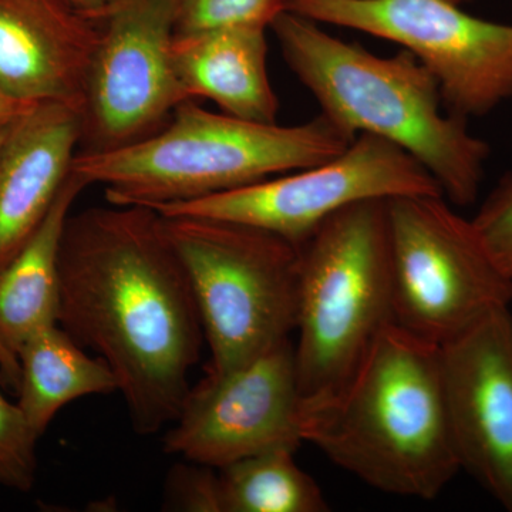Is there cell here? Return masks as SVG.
I'll list each match as a JSON object with an SVG mask.
<instances>
[{
  "instance_id": "obj_5",
  "label": "cell",
  "mask_w": 512,
  "mask_h": 512,
  "mask_svg": "<svg viewBox=\"0 0 512 512\" xmlns=\"http://www.w3.org/2000/svg\"><path fill=\"white\" fill-rule=\"evenodd\" d=\"M393 322L386 200L356 202L299 247L293 349L303 404L339 393Z\"/></svg>"
},
{
  "instance_id": "obj_3",
  "label": "cell",
  "mask_w": 512,
  "mask_h": 512,
  "mask_svg": "<svg viewBox=\"0 0 512 512\" xmlns=\"http://www.w3.org/2000/svg\"><path fill=\"white\" fill-rule=\"evenodd\" d=\"M269 28L323 116L353 136L372 134L403 148L433 175L450 204L477 201L490 146L468 131L466 120L444 113L436 77L413 53L373 55L288 10Z\"/></svg>"
},
{
  "instance_id": "obj_2",
  "label": "cell",
  "mask_w": 512,
  "mask_h": 512,
  "mask_svg": "<svg viewBox=\"0 0 512 512\" xmlns=\"http://www.w3.org/2000/svg\"><path fill=\"white\" fill-rule=\"evenodd\" d=\"M302 437L382 493L433 500L461 471L440 346L390 323L339 393L303 404Z\"/></svg>"
},
{
  "instance_id": "obj_7",
  "label": "cell",
  "mask_w": 512,
  "mask_h": 512,
  "mask_svg": "<svg viewBox=\"0 0 512 512\" xmlns=\"http://www.w3.org/2000/svg\"><path fill=\"white\" fill-rule=\"evenodd\" d=\"M386 211L397 326L441 346L512 306V279L444 195L389 198Z\"/></svg>"
},
{
  "instance_id": "obj_10",
  "label": "cell",
  "mask_w": 512,
  "mask_h": 512,
  "mask_svg": "<svg viewBox=\"0 0 512 512\" xmlns=\"http://www.w3.org/2000/svg\"><path fill=\"white\" fill-rule=\"evenodd\" d=\"M183 0H117L97 20L99 39L80 116L79 153H107L154 136L192 100L178 79L173 43Z\"/></svg>"
},
{
  "instance_id": "obj_9",
  "label": "cell",
  "mask_w": 512,
  "mask_h": 512,
  "mask_svg": "<svg viewBox=\"0 0 512 512\" xmlns=\"http://www.w3.org/2000/svg\"><path fill=\"white\" fill-rule=\"evenodd\" d=\"M400 195L444 194L433 175L403 148L362 133L325 163L151 210L165 217L185 215L248 225L299 248L343 208Z\"/></svg>"
},
{
  "instance_id": "obj_15",
  "label": "cell",
  "mask_w": 512,
  "mask_h": 512,
  "mask_svg": "<svg viewBox=\"0 0 512 512\" xmlns=\"http://www.w3.org/2000/svg\"><path fill=\"white\" fill-rule=\"evenodd\" d=\"M264 23H232L175 33L173 60L192 100L208 99L222 113L256 123H276L279 100L268 76Z\"/></svg>"
},
{
  "instance_id": "obj_11",
  "label": "cell",
  "mask_w": 512,
  "mask_h": 512,
  "mask_svg": "<svg viewBox=\"0 0 512 512\" xmlns=\"http://www.w3.org/2000/svg\"><path fill=\"white\" fill-rule=\"evenodd\" d=\"M302 407L293 340L286 339L191 386L163 448L215 468L272 448L296 451L303 443Z\"/></svg>"
},
{
  "instance_id": "obj_26",
  "label": "cell",
  "mask_w": 512,
  "mask_h": 512,
  "mask_svg": "<svg viewBox=\"0 0 512 512\" xmlns=\"http://www.w3.org/2000/svg\"><path fill=\"white\" fill-rule=\"evenodd\" d=\"M448 2H453L457 3V5H460V3L463 2V0H448Z\"/></svg>"
},
{
  "instance_id": "obj_23",
  "label": "cell",
  "mask_w": 512,
  "mask_h": 512,
  "mask_svg": "<svg viewBox=\"0 0 512 512\" xmlns=\"http://www.w3.org/2000/svg\"><path fill=\"white\" fill-rule=\"evenodd\" d=\"M8 126H0V143H2L3 137H5ZM0 375H2L3 380L10 387L18 390L20 377L19 360L15 356L10 355L8 350L3 348L2 345H0Z\"/></svg>"
},
{
  "instance_id": "obj_21",
  "label": "cell",
  "mask_w": 512,
  "mask_h": 512,
  "mask_svg": "<svg viewBox=\"0 0 512 512\" xmlns=\"http://www.w3.org/2000/svg\"><path fill=\"white\" fill-rule=\"evenodd\" d=\"M164 511L222 512L218 468L184 460L165 478Z\"/></svg>"
},
{
  "instance_id": "obj_12",
  "label": "cell",
  "mask_w": 512,
  "mask_h": 512,
  "mask_svg": "<svg viewBox=\"0 0 512 512\" xmlns=\"http://www.w3.org/2000/svg\"><path fill=\"white\" fill-rule=\"evenodd\" d=\"M460 470L512 512V311L498 308L440 346Z\"/></svg>"
},
{
  "instance_id": "obj_6",
  "label": "cell",
  "mask_w": 512,
  "mask_h": 512,
  "mask_svg": "<svg viewBox=\"0 0 512 512\" xmlns=\"http://www.w3.org/2000/svg\"><path fill=\"white\" fill-rule=\"evenodd\" d=\"M161 217L190 276L211 353L207 372L244 365L291 339L298 313V247L235 222Z\"/></svg>"
},
{
  "instance_id": "obj_22",
  "label": "cell",
  "mask_w": 512,
  "mask_h": 512,
  "mask_svg": "<svg viewBox=\"0 0 512 512\" xmlns=\"http://www.w3.org/2000/svg\"><path fill=\"white\" fill-rule=\"evenodd\" d=\"M471 221L494 261L512 279V173L495 185Z\"/></svg>"
},
{
  "instance_id": "obj_24",
  "label": "cell",
  "mask_w": 512,
  "mask_h": 512,
  "mask_svg": "<svg viewBox=\"0 0 512 512\" xmlns=\"http://www.w3.org/2000/svg\"><path fill=\"white\" fill-rule=\"evenodd\" d=\"M33 106H36V104L13 99V97L0 90V126H8L12 121L19 119L26 111L32 109Z\"/></svg>"
},
{
  "instance_id": "obj_18",
  "label": "cell",
  "mask_w": 512,
  "mask_h": 512,
  "mask_svg": "<svg viewBox=\"0 0 512 512\" xmlns=\"http://www.w3.org/2000/svg\"><path fill=\"white\" fill-rule=\"evenodd\" d=\"M292 448H272L218 468L222 512H328L319 484Z\"/></svg>"
},
{
  "instance_id": "obj_25",
  "label": "cell",
  "mask_w": 512,
  "mask_h": 512,
  "mask_svg": "<svg viewBox=\"0 0 512 512\" xmlns=\"http://www.w3.org/2000/svg\"><path fill=\"white\" fill-rule=\"evenodd\" d=\"M67 2L90 19L99 20L113 8L117 0H67Z\"/></svg>"
},
{
  "instance_id": "obj_1",
  "label": "cell",
  "mask_w": 512,
  "mask_h": 512,
  "mask_svg": "<svg viewBox=\"0 0 512 512\" xmlns=\"http://www.w3.org/2000/svg\"><path fill=\"white\" fill-rule=\"evenodd\" d=\"M59 278V325L110 367L134 431L173 424L205 335L161 214L113 204L70 214Z\"/></svg>"
},
{
  "instance_id": "obj_13",
  "label": "cell",
  "mask_w": 512,
  "mask_h": 512,
  "mask_svg": "<svg viewBox=\"0 0 512 512\" xmlns=\"http://www.w3.org/2000/svg\"><path fill=\"white\" fill-rule=\"evenodd\" d=\"M99 22L67 0H0V90L82 109Z\"/></svg>"
},
{
  "instance_id": "obj_20",
  "label": "cell",
  "mask_w": 512,
  "mask_h": 512,
  "mask_svg": "<svg viewBox=\"0 0 512 512\" xmlns=\"http://www.w3.org/2000/svg\"><path fill=\"white\" fill-rule=\"evenodd\" d=\"M288 0H183L178 15L177 35L232 25L264 23L284 12Z\"/></svg>"
},
{
  "instance_id": "obj_19",
  "label": "cell",
  "mask_w": 512,
  "mask_h": 512,
  "mask_svg": "<svg viewBox=\"0 0 512 512\" xmlns=\"http://www.w3.org/2000/svg\"><path fill=\"white\" fill-rule=\"evenodd\" d=\"M39 440L19 404L0 393V485L28 493L36 481Z\"/></svg>"
},
{
  "instance_id": "obj_4",
  "label": "cell",
  "mask_w": 512,
  "mask_h": 512,
  "mask_svg": "<svg viewBox=\"0 0 512 512\" xmlns=\"http://www.w3.org/2000/svg\"><path fill=\"white\" fill-rule=\"evenodd\" d=\"M356 137L322 113L282 127L187 100L154 136L107 153H77L72 171L89 185H103L109 204L156 208L325 163Z\"/></svg>"
},
{
  "instance_id": "obj_8",
  "label": "cell",
  "mask_w": 512,
  "mask_h": 512,
  "mask_svg": "<svg viewBox=\"0 0 512 512\" xmlns=\"http://www.w3.org/2000/svg\"><path fill=\"white\" fill-rule=\"evenodd\" d=\"M285 10L409 50L436 77L451 116L484 117L512 99V25L477 18L457 3L288 0Z\"/></svg>"
},
{
  "instance_id": "obj_17",
  "label": "cell",
  "mask_w": 512,
  "mask_h": 512,
  "mask_svg": "<svg viewBox=\"0 0 512 512\" xmlns=\"http://www.w3.org/2000/svg\"><path fill=\"white\" fill-rule=\"evenodd\" d=\"M18 359V404L39 439L67 404L119 392L110 367L100 357L87 355L59 323L33 333Z\"/></svg>"
},
{
  "instance_id": "obj_16",
  "label": "cell",
  "mask_w": 512,
  "mask_h": 512,
  "mask_svg": "<svg viewBox=\"0 0 512 512\" xmlns=\"http://www.w3.org/2000/svg\"><path fill=\"white\" fill-rule=\"evenodd\" d=\"M87 187L72 171L45 220L0 272V345L16 359L33 333L59 323L63 229Z\"/></svg>"
},
{
  "instance_id": "obj_14",
  "label": "cell",
  "mask_w": 512,
  "mask_h": 512,
  "mask_svg": "<svg viewBox=\"0 0 512 512\" xmlns=\"http://www.w3.org/2000/svg\"><path fill=\"white\" fill-rule=\"evenodd\" d=\"M82 138L76 107L39 103L12 121L0 143V272L45 220Z\"/></svg>"
}]
</instances>
